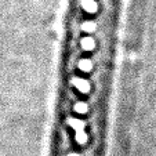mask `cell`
<instances>
[{
	"mask_svg": "<svg viewBox=\"0 0 156 156\" xmlns=\"http://www.w3.org/2000/svg\"><path fill=\"white\" fill-rule=\"evenodd\" d=\"M82 6H83V9H84L86 11H87V12H91V14H94V12L97 11V9H98L97 3H95L94 0H83V2H82Z\"/></svg>",
	"mask_w": 156,
	"mask_h": 156,
	"instance_id": "obj_2",
	"label": "cell"
},
{
	"mask_svg": "<svg viewBox=\"0 0 156 156\" xmlns=\"http://www.w3.org/2000/svg\"><path fill=\"white\" fill-rule=\"evenodd\" d=\"M73 84L76 86L82 93H88L90 91V84H88V82L87 80H84V79H82V77H75Z\"/></svg>",
	"mask_w": 156,
	"mask_h": 156,
	"instance_id": "obj_1",
	"label": "cell"
},
{
	"mask_svg": "<svg viewBox=\"0 0 156 156\" xmlns=\"http://www.w3.org/2000/svg\"><path fill=\"white\" fill-rule=\"evenodd\" d=\"M82 29L84 30V32H94V30H95V24H94V22H91V21L84 22V24L82 25Z\"/></svg>",
	"mask_w": 156,
	"mask_h": 156,
	"instance_id": "obj_6",
	"label": "cell"
},
{
	"mask_svg": "<svg viewBox=\"0 0 156 156\" xmlns=\"http://www.w3.org/2000/svg\"><path fill=\"white\" fill-rule=\"evenodd\" d=\"M93 68V62L90 59H80L79 61V69L83 72H90Z\"/></svg>",
	"mask_w": 156,
	"mask_h": 156,
	"instance_id": "obj_4",
	"label": "cell"
},
{
	"mask_svg": "<svg viewBox=\"0 0 156 156\" xmlns=\"http://www.w3.org/2000/svg\"><path fill=\"white\" fill-rule=\"evenodd\" d=\"M68 156H80V155H77V153H69Z\"/></svg>",
	"mask_w": 156,
	"mask_h": 156,
	"instance_id": "obj_7",
	"label": "cell"
},
{
	"mask_svg": "<svg viewBox=\"0 0 156 156\" xmlns=\"http://www.w3.org/2000/svg\"><path fill=\"white\" fill-rule=\"evenodd\" d=\"M75 111L79 113H86L88 111V106H87V104H84V102H77L76 105H75Z\"/></svg>",
	"mask_w": 156,
	"mask_h": 156,
	"instance_id": "obj_5",
	"label": "cell"
},
{
	"mask_svg": "<svg viewBox=\"0 0 156 156\" xmlns=\"http://www.w3.org/2000/svg\"><path fill=\"white\" fill-rule=\"evenodd\" d=\"M80 44H82L83 50H87V51L94 50V47H95V41H94V39L90 37V36H87V37H83V39H82V41H80Z\"/></svg>",
	"mask_w": 156,
	"mask_h": 156,
	"instance_id": "obj_3",
	"label": "cell"
}]
</instances>
